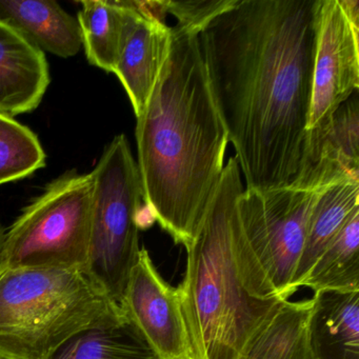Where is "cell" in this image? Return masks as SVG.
I'll list each match as a JSON object with an SVG mask.
<instances>
[{
  "label": "cell",
  "mask_w": 359,
  "mask_h": 359,
  "mask_svg": "<svg viewBox=\"0 0 359 359\" xmlns=\"http://www.w3.org/2000/svg\"><path fill=\"white\" fill-rule=\"evenodd\" d=\"M320 0H235L199 33L210 88L247 188L304 163Z\"/></svg>",
  "instance_id": "obj_1"
},
{
  "label": "cell",
  "mask_w": 359,
  "mask_h": 359,
  "mask_svg": "<svg viewBox=\"0 0 359 359\" xmlns=\"http://www.w3.org/2000/svg\"><path fill=\"white\" fill-rule=\"evenodd\" d=\"M150 100L136 117L144 203L176 245L188 247L224 169L229 135L214 100L199 32L176 24Z\"/></svg>",
  "instance_id": "obj_2"
},
{
  "label": "cell",
  "mask_w": 359,
  "mask_h": 359,
  "mask_svg": "<svg viewBox=\"0 0 359 359\" xmlns=\"http://www.w3.org/2000/svg\"><path fill=\"white\" fill-rule=\"evenodd\" d=\"M245 190L236 157L224 165L177 289L191 359H241L281 302L255 297L241 268L236 201Z\"/></svg>",
  "instance_id": "obj_3"
},
{
  "label": "cell",
  "mask_w": 359,
  "mask_h": 359,
  "mask_svg": "<svg viewBox=\"0 0 359 359\" xmlns=\"http://www.w3.org/2000/svg\"><path fill=\"white\" fill-rule=\"evenodd\" d=\"M125 318L85 270L0 268L1 359H48L79 332Z\"/></svg>",
  "instance_id": "obj_4"
},
{
  "label": "cell",
  "mask_w": 359,
  "mask_h": 359,
  "mask_svg": "<svg viewBox=\"0 0 359 359\" xmlns=\"http://www.w3.org/2000/svg\"><path fill=\"white\" fill-rule=\"evenodd\" d=\"M331 184L292 182L266 190L247 188L239 195L241 268L255 297L285 302L293 295L291 281L313 207Z\"/></svg>",
  "instance_id": "obj_5"
},
{
  "label": "cell",
  "mask_w": 359,
  "mask_h": 359,
  "mask_svg": "<svg viewBox=\"0 0 359 359\" xmlns=\"http://www.w3.org/2000/svg\"><path fill=\"white\" fill-rule=\"evenodd\" d=\"M91 176V231L86 272L119 304L140 255L138 215L144 205L137 163L123 134L107 146Z\"/></svg>",
  "instance_id": "obj_6"
},
{
  "label": "cell",
  "mask_w": 359,
  "mask_h": 359,
  "mask_svg": "<svg viewBox=\"0 0 359 359\" xmlns=\"http://www.w3.org/2000/svg\"><path fill=\"white\" fill-rule=\"evenodd\" d=\"M93 180L66 172L48 184L6 231L0 268L79 269L89 256Z\"/></svg>",
  "instance_id": "obj_7"
},
{
  "label": "cell",
  "mask_w": 359,
  "mask_h": 359,
  "mask_svg": "<svg viewBox=\"0 0 359 359\" xmlns=\"http://www.w3.org/2000/svg\"><path fill=\"white\" fill-rule=\"evenodd\" d=\"M358 88L359 29L339 0H320L308 133L323 129Z\"/></svg>",
  "instance_id": "obj_8"
},
{
  "label": "cell",
  "mask_w": 359,
  "mask_h": 359,
  "mask_svg": "<svg viewBox=\"0 0 359 359\" xmlns=\"http://www.w3.org/2000/svg\"><path fill=\"white\" fill-rule=\"evenodd\" d=\"M119 306L156 359H191L177 289L161 277L144 248L130 273Z\"/></svg>",
  "instance_id": "obj_9"
},
{
  "label": "cell",
  "mask_w": 359,
  "mask_h": 359,
  "mask_svg": "<svg viewBox=\"0 0 359 359\" xmlns=\"http://www.w3.org/2000/svg\"><path fill=\"white\" fill-rule=\"evenodd\" d=\"M45 53L0 20V114L13 118L37 108L49 87Z\"/></svg>",
  "instance_id": "obj_10"
},
{
  "label": "cell",
  "mask_w": 359,
  "mask_h": 359,
  "mask_svg": "<svg viewBox=\"0 0 359 359\" xmlns=\"http://www.w3.org/2000/svg\"><path fill=\"white\" fill-rule=\"evenodd\" d=\"M140 16L130 33L114 74L125 88L135 116L144 112L165 66L171 47L172 29L142 1H132Z\"/></svg>",
  "instance_id": "obj_11"
},
{
  "label": "cell",
  "mask_w": 359,
  "mask_h": 359,
  "mask_svg": "<svg viewBox=\"0 0 359 359\" xmlns=\"http://www.w3.org/2000/svg\"><path fill=\"white\" fill-rule=\"evenodd\" d=\"M312 300L310 359H359V290H321Z\"/></svg>",
  "instance_id": "obj_12"
},
{
  "label": "cell",
  "mask_w": 359,
  "mask_h": 359,
  "mask_svg": "<svg viewBox=\"0 0 359 359\" xmlns=\"http://www.w3.org/2000/svg\"><path fill=\"white\" fill-rule=\"evenodd\" d=\"M0 20L20 30L41 51L72 57L83 47L79 20L54 0H0Z\"/></svg>",
  "instance_id": "obj_13"
},
{
  "label": "cell",
  "mask_w": 359,
  "mask_h": 359,
  "mask_svg": "<svg viewBox=\"0 0 359 359\" xmlns=\"http://www.w3.org/2000/svg\"><path fill=\"white\" fill-rule=\"evenodd\" d=\"M357 92L335 111L323 129L308 133L304 163L297 177L321 171L359 176Z\"/></svg>",
  "instance_id": "obj_14"
},
{
  "label": "cell",
  "mask_w": 359,
  "mask_h": 359,
  "mask_svg": "<svg viewBox=\"0 0 359 359\" xmlns=\"http://www.w3.org/2000/svg\"><path fill=\"white\" fill-rule=\"evenodd\" d=\"M79 13L88 62L114 73L121 52L140 13L132 1H81Z\"/></svg>",
  "instance_id": "obj_15"
},
{
  "label": "cell",
  "mask_w": 359,
  "mask_h": 359,
  "mask_svg": "<svg viewBox=\"0 0 359 359\" xmlns=\"http://www.w3.org/2000/svg\"><path fill=\"white\" fill-rule=\"evenodd\" d=\"M358 208V177L344 178L323 190L311 213L304 249L291 281L292 293L302 287L317 258Z\"/></svg>",
  "instance_id": "obj_16"
},
{
  "label": "cell",
  "mask_w": 359,
  "mask_h": 359,
  "mask_svg": "<svg viewBox=\"0 0 359 359\" xmlns=\"http://www.w3.org/2000/svg\"><path fill=\"white\" fill-rule=\"evenodd\" d=\"M48 359H156L142 334L126 317L118 323L83 330Z\"/></svg>",
  "instance_id": "obj_17"
},
{
  "label": "cell",
  "mask_w": 359,
  "mask_h": 359,
  "mask_svg": "<svg viewBox=\"0 0 359 359\" xmlns=\"http://www.w3.org/2000/svg\"><path fill=\"white\" fill-rule=\"evenodd\" d=\"M313 300L281 302L241 359H310L306 323Z\"/></svg>",
  "instance_id": "obj_18"
},
{
  "label": "cell",
  "mask_w": 359,
  "mask_h": 359,
  "mask_svg": "<svg viewBox=\"0 0 359 359\" xmlns=\"http://www.w3.org/2000/svg\"><path fill=\"white\" fill-rule=\"evenodd\" d=\"M302 287L359 290V208L327 245L309 271Z\"/></svg>",
  "instance_id": "obj_19"
},
{
  "label": "cell",
  "mask_w": 359,
  "mask_h": 359,
  "mask_svg": "<svg viewBox=\"0 0 359 359\" xmlns=\"http://www.w3.org/2000/svg\"><path fill=\"white\" fill-rule=\"evenodd\" d=\"M45 165V150L36 134L0 114V186L24 180Z\"/></svg>",
  "instance_id": "obj_20"
},
{
  "label": "cell",
  "mask_w": 359,
  "mask_h": 359,
  "mask_svg": "<svg viewBox=\"0 0 359 359\" xmlns=\"http://www.w3.org/2000/svg\"><path fill=\"white\" fill-rule=\"evenodd\" d=\"M235 0H190V1H161L165 14H172L180 26L201 32L205 25L215 16L228 10Z\"/></svg>",
  "instance_id": "obj_21"
},
{
  "label": "cell",
  "mask_w": 359,
  "mask_h": 359,
  "mask_svg": "<svg viewBox=\"0 0 359 359\" xmlns=\"http://www.w3.org/2000/svg\"><path fill=\"white\" fill-rule=\"evenodd\" d=\"M344 13L348 16L353 26L359 29V1L358 0H339Z\"/></svg>",
  "instance_id": "obj_22"
},
{
  "label": "cell",
  "mask_w": 359,
  "mask_h": 359,
  "mask_svg": "<svg viewBox=\"0 0 359 359\" xmlns=\"http://www.w3.org/2000/svg\"><path fill=\"white\" fill-rule=\"evenodd\" d=\"M6 230L4 229L3 224L0 222V249H1V245H3L4 238H5Z\"/></svg>",
  "instance_id": "obj_23"
},
{
  "label": "cell",
  "mask_w": 359,
  "mask_h": 359,
  "mask_svg": "<svg viewBox=\"0 0 359 359\" xmlns=\"http://www.w3.org/2000/svg\"><path fill=\"white\" fill-rule=\"evenodd\" d=\"M0 359H1V358H0Z\"/></svg>",
  "instance_id": "obj_24"
}]
</instances>
